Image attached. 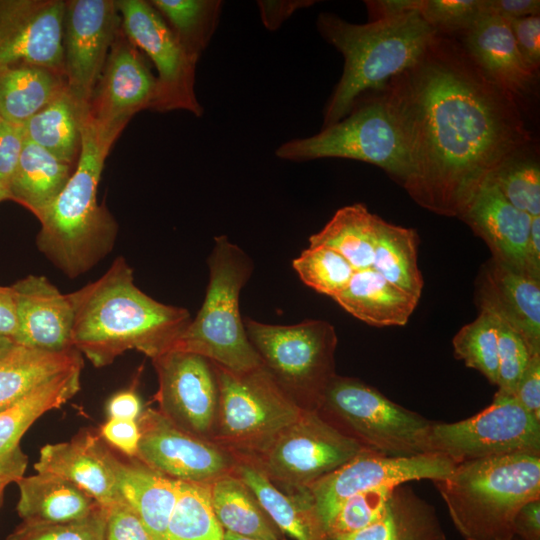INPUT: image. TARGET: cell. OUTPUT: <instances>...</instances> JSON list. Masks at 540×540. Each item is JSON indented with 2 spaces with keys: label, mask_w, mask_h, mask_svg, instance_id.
I'll return each mask as SVG.
<instances>
[{
  "label": "cell",
  "mask_w": 540,
  "mask_h": 540,
  "mask_svg": "<svg viewBox=\"0 0 540 540\" xmlns=\"http://www.w3.org/2000/svg\"><path fill=\"white\" fill-rule=\"evenodd\" d=\"M381 93L410 162L403 188L433 213L458 217L503 160L533 144L522 108L454 37L437 34Z\"/></svg>",
  "instance_id": "6da1fadb"
},
{
  "label": "cell",
  "mask_w": 540,
  "mask_h": 540,
  "mask_svg": "<svg viewBox=\"0 0 540 540\" xmlns=\"http://www.w3.org/2000/svg\"><path fill=\"white\" fill-rule=\"evenodd\" d=\"M69 294L73 346L98 368L128 350L158 357L173 349L192 320L186 308L163 304L140 290L123 257L100 278Z\"/></svg>",
  "instance_id": "7a4b0ae2"
},
{
  "label": "cell",
  "mask_w": 540,
  "mask_h": 540,
  "mask_svg": "<svg viewBox=\"0 0 540 540\" xmlns=\"http://www.w3.org/2000/svg\"><path fill=\"white\" fill-rule=\"evenodd\" d=\"M316 24L321 37L344 58L342 75L323 110L322 128L344 118L361 96L384 91L437 35L419 12L366 24L322 12Z\"/></svg>",
  "instance_id": "3957f363"
},
{
  "label": "cell",
  "mask_w": 540,
  "mask_h": 540,
  "mask_svg": "<svg viewBox=\"0 0 540 540\" xmlns=\"http://www.w3.org/2000/svg\"><path fill=\"white\" fill-rule=\"evenodd\" d=\"M112 145L85 117L73 174L38 219L37 248L69 278L92 269L111 252L117 238L116 220L97 201V187Z\"/></svg>",
  "instance_id": "277c9868"
},
{
  "label": "cell",
  "mask_w": 540,
  "mask_h": 540,
  "mask_svg": "<svg viewBox=\"0 0 540 540\" xmlns=\"http://www.w3.org/2000/svg\"><path fill=\"white\" fill-rule=\"evenodd\" d=\"M465 540H511L517 512L540 499V455L517 453L457 463L434 481Z\"/></svg>",
  "instance_id": "5b68a950"
},
{
  "label": "cell",
  "mask_w": 540,
  "mask_h": 540,
  "mask_svg": "<svg viewBox=\"0 0 540 540\" xmlns=\"http://www.w3.org/2000/svg\"><path fill=\"white\" fill-rule=\"evenodd\" d=\"M208 266L203 304L173 349L199 354L233 373L255 370L262 361L247 337L239 309L240 292L252 275L253 262L221 235L214 238Z\"/></svg>",
  "instance_id": "8992f818"
},
{
  "label": "cell",
  "mask_w": 540,
  "mask_h": 540,
  "mask_svg": "<svg viewBox=\"0 0 540 540\" xmlns=\"http://www.w3.org/2000/svg\"><path fill=\"white\" fill-rule=\"evenodd\" d=\"M317 411L341 432L378 454L411 457L436 453L433 422L359 379L336 374Z\"/></svg>",
  "instance_id": "52a82bcc"
},
{
  "label": "cell",
  "mask_w": 540,
  "mask_h": 540,
  "mask_svg": "<svg viewBox=\"0 0 540 540\" xmlns=\"http://www.w3.org/2000/svg\"><path fill=\"white\" fill-rule=\"evenodd\" d=\"M275 155L292 162L322 158L366 162L402 187L411 173L401 132L381 92L361 96L340 121L313 136L284 142Z\"/></svg>",
  "instance_id": "ba28073f"
},
{
  "label": "cell",
  "mask_w": 540,
  "mask_h": 540,
  "mask_svg": "<svg viewBox=\"0 0 540 540\" xmlns=\"http://www.w3.org/2000/svg\"><path fill=\"white\" fill-rule=\"evenodd\" d=\"M247 337L263 367L304 410L317 411L335 372L337 334L325 320L273 325L244 319Z\"/></svg>",
  "instance_id": "9c48e42d"
},
{
  "label": "cell",
  "mask_w": 540,
  "mask_h": 540,
  "mask_svg": "<svg viewBox=\"0 0 540 540\" xmlns=\"http://www.w3.org/2000/svg\"><path fill=\"white\" fill-rule=\"evenodd\" d=\"M215 366L220 402L213 442L237 459H252L304 409L279 387L263 365L241 374Z\"/></svg>",
  "instance_id": "30bf717a"
},
{
  "label": "cell",
  "mask_w": 540,
  "mask_h": 540,
  "mask_svg": "<svg viewBox=\"0 0 540 540\" xmlns=\"http://www.w3.org/2000/svg\"><path fill=\"white\" fill-rule=\"evenodd\" d=\"M365 449L318 411L303 410L263 452L245 461L255 465L276 487L293 494L307 490Z\"/></svg>",
  "instance_id": "8fae6325"
},
{
  "label": "cell",
  "mask_w": 540,
  "mask_h": 540,
  "mask_svg": "<svg viewBox=\"0 0 540 540\" xmlns=\"http://www.w3.org/2000/svg\"><path fill=\"white\" fill-rule=\"evenodd\" d=\"M121 28L157 70L156 94L151 110H186L196 117L203 107L195 93L198 61L176 38L158 11L145 0H115Z\"/></svg>",
  "instance_id": "7c38bea8"
},
{
  "label": "cell",
  "mask_w": 540,
  "mask_h": 540,
  "mask_svg": "<svg viewBox=\"0 0 540 540\" xmlns=\"http://www.w3.org/2000/svg\"><path fill=\"white\" fill-rule=\"evenodd\" d=\"M436 453L456 464L469 460L529 453L540 455V420L515 397H495L480 413L462 421L432 424Z\"/></svg>",
  "instance_id": "4fadbf2b"
},
{
  "label": "cell",
  "mask_w": 540,
  "mask_h": 540,
  "mask_svg": "<svg viewBox=\"0 0 540 540\" xmlns=\"http://www.w3.org/2000/svg\"><path fill=\"white\" fill-rule=\"evenodd\" d=\"M455 465L451 458L441 453L391 457L365 449L318 479L307 491L326 532L328 523L349 497L370 489L394 488L414 480H443Z\"/></svg>",
  "instance_id": "5bb4252c"
},
{
  "label": "cell",
  "mask_w": 540,
  "mask_h": 540,
  "mask_svg": "<svg viewBox=\"0 0 540 540\" xmlns=\"http://www.w3.org/2000/svg\"><path fill=\"white\" fill-rule=\"evenodd\" d=\"M152 362L159 384L158 411L181 430L213 442L220 402L215 363L174 349Z\"/></svg>",
  "instance_id": "9a60e30c"
},
{
  "label": "cell",
  "mask_w": 540,
  "mask_h": 540,
  "mask_svg": "<svg viewBox=\"0 0 540 540\" xmlns=\"http://www.w3.org/2000/svg\"><path fill=\"white\" fill-rule=\"evenodd\" d=\"M155 94L156 77L145 54L120 26L92 92L86 117L113 144L136 113L151 110Z\"/></svg>",
  "instance_id": "2e32d148"
},
{
  "label": "cell",
  "mask_w": 540,
  "mask_h": 540,
  "mask_svg": "<svg viewBox=\"0 0 540 540\" xmlns=\"http://www.w3.org/2000/svg\"><path fill=\"white\" fill-rule=\"evenodd\" d=\"M120 26L115 0L66 1L62 40L66 91L86 115Z\"/></svg>",
  "instance_id": "e0dca14e"
},
{
  "label": "cell",
  "mask_w": 540,
  "mask_h": 540,
  "mask_svg": "<svg viewBox=\"0 0 540 540\" xmlns=\"http://www.w3.org/2000/svg\"><path fill=\"white\" fill-rule=\"evenodd\" d=\"M137 423L140 442L135 458L172 479L208 484L233 472L238 462L227 449L181 430L158 410H143Z\"/></svg>",
  "instance_id": "ac0fdd59"
},
{
  "label": "cell",
  "mask_w": 540,
  "mask_h": 540,
  "mask_svg": "<svg viewBox=\"0 0 540 540\" xmlns=\"http://www.w3.org/2000/svg\"><path fill=\"white\" fill-rule=\"evenodd\" d=\"M65 6L63 0H0V67L35 65L64 76Z\"/></svg>",
  "instance_id": "d6986e66"
},
{
  "label": "cell",
  "mask_w": 540,
  "mask_h": 540,
  "mask_svg": "<svg viewBox=\"0 0 540 540\" xmlns=\"http://www.w3.org/2000/svg\"><path fill=\"white\" fill-rule=\"evenodd\" d=\"M11 287L18 315L15 344L50 353L76 350L72 342L74 308L69 293H61L39 275H28Z\"/></svg>",
  "instance_id": "ffe728a7"
},
{
  "label": "cell",
  "mask_w": 540,
  "mask_h": 540,
  "mask_svg": "<svg viewBox=\"0 0 540 540\" xmlns=\"http://www.w3.org/2000/svg\"><path fill=\"white\" fill-rule=\"evenodd\" d=\"M486 76L522 108L535 93L539 71L521 55L508 20L483 15L458 37Z\"/></svg>",
  "instance_id": "44dd1931"
},
{
  "label": "cell",
  "mask_w": 540,
  "mask_h": 540,
  "mask_svg": "<svg viewBox=\"0 0 540 540\" xmlns=\"http://www.w3.org/2000/svg\"><path fill=\"white\" fill-rule=\"evenodd\" d=\"M475 300L513 328L526 341L533 355L540 354V280L491 258L477 278Z\"/></svg>",
  "instance_id": "7402d4cb"
},
{
  "label": "cell",
  "mask_w": 540,
  "mask_h": 540,
  "mask_svg": "<svg viewBox=\"0 0 540 540\" xmlns=\"http://www.w3.org/2000/svg\"><path fill=\"white\" fill-rule=\"evenodd\" d=\"M458 218L485 241L493 259L531 276L527 246L532 217L510 204L489 179Z\"/></svg>",
  "instance_id": "603a6c76"
},
{
  "label": "cell",
  "mask_w": 540,
  "mask_h": 540,
  "mask_svg": "<svg viewBox=\"0 0 540 540\" xmlns=\"http://www.w3.org/2000/svg\"><path fill=\"white\" fill-rule=\"evenodd\" d=\"M34 468L38 473L70 481L104 508L122 502L113 454L92 432H82L68 442L43 446Z\"/></svg>",
  "instance_id": "cb8c5ba5"
},
{
  "label": "cell",
  "mask_w": 540,
  "mask_h": 540,
  "mask_svg": "<svg viewBox=\"0 0 540 540\" xmlns=\"http://www.w3.org/2000/svg\"><path fill=\"white\" fill-rule=\"evenodd\" d=\"M113 467L122 501L138 515L152 540H167L179 481L137 458L122 461L113 455Z\"/></svg>",
  "instance_id": "d4e9b609"
},
{
  "label": "cell",
  "mask_w": 540,
  "mask_h": 540,
  "mask_svg": "<svg viewBox=\"0 0 540 540\" xmlns=\"http://www.w3.org/2000/svg\"><path fill=\"white\" fill-rule=\"evenodd\" d=\"M17 513L23 522L60 524L81 520L101 507L86 492L61 477L36 473L16 481Z\"/></svg>",
  "instance_id": "484cf974"
},
{
  "label": "cell",
  "mask_w": 540,
  "mask_h": 540,
  "mask_svg": "<svg viewBox=\"0 0 540 540\" xmlns=\"http://www.w3.org/2000/svg\"><path fill=\"white\" fill-rule=\"evenodd\" d=\"M237 460L234 473L251 489L282 534L294 540H328L307 490L286 493L276 487L255 465Z\"/></svg>",
  "instance_id": "4316f807"
},
{
  "label": "cell",
  "mask_w": 540,
  "mask_h": 540,
  "mask_svg": "<svg viewBox=\"0 0 540 540\" xmlns=\"http://www.w3.org/2000/svg\"><path fill=\"white\" fill-rule=\"evenodd\" d=\"M332 299L355 318L376 327L406 325L419 301L372 268L356 270L346 288Z\"/></svg>",
  "instance_id": "83f0119b"
},
{
  "label": "cell",
  "mask_w": 540,
  "mask_h": 540,
  "mask_svg": "<svg viewBox=\"0 0 540 540\" xmlns=\"http://www.w3.org/2000/svg\"><path fill=\"white\" fill-rule=\"evenodd\" d=\"M434 507L411 488H393L382 516L372 525L329 540H445Z\"/></svg>",
  "instance_id": "f1b7e54d"
},
{
  "label": "cell",
  "mask_w": 540,
  "mask_h": 540,
  "mask_svg": "<svg viewBox=\"0 0 540 540\" xmlns=\"http://www.w3.org/2000/svg\"><path fill=\"white\" fill-rule=\"evenodd\" d=\"M75 167L25 139L19 162L7 186L9 198L39 219L62 192Z\"/></svg>",
  "instance_id": "f546056e"
},
{
  "label": "cell",
  "mask_w": 540,
  "mask_h": 540,
  "mask_svg": "<svg viewBox=\"0 0 540 540\" xmlns=\"http://www.w3.org/2000/svg\"><path fill=\"white\" fill-rule=\"evenodd\" d=\"M65 89V77L51 69L27 64L0 67V117L23 125Z\"/></svg>",
  "instance_id": "4dcf8cb0"
},
{
  "label": "cell",
  "mask_w": 540,
  "mask_h": 540,
  "mask_svg": "<svg viewBox=\"0 0 540 540\" xmlns=\"http://www.w3.org/2000/svg\"><path fill=\"white\" fill-rule=\"evenodd\" d=\"M208 488L213 513L224 531L263 540L283 538L254 493L234 471L211 481Z\"/></svg>",
  "instance_id": "1f68e13d"
},
{
  "label": "cell",
  "mask_w": 540,
  "mask_h": 540,
  "mask_svg": "<svg viewBox=\"0 0 540 540\" xmlns=\"http://www.w3.org/2000/svg\"><path fill=\"white\" fill-rule=\"evenodd\" d=\"M81 364L77 350L50 353L15 344L0 360V412L51 378Z\"/></svg>",
  "instance_id": "d6a6232c"
},
{
  "label": "cell",
  "mask_w": 540,
  "mask_h": 540,
  "mask_svg": "<svg viewBox=\"0 0 540 540\" xmlns=\"http://www.w3.org/2000/svg\"><path fill=\"white\" fill-rule=\"evenodd\" d=\"M82 367L58 374L0 412V458L20 448L21 437L36 419L61 407L79 391Z\"/></svg>",
  "instance_id": "836d02e7"
},
{
  "label": "cell",
  "mask_w": 540,
  "mask_h": 540,
  "mask_svg": "<svg viewBox=\"0 0 540 540\" xmlns=\"http://www.w3.org/2000/svg\"><path fill=\"white\" fill-rule=\"evenodd\" d=\"M85 117L86 114L65 89L22 125L25 139L44 148L59 160L76 166Z\"/></svg>",
  "instance_id": "e575fe53"
},
{
  "label": "cell",
  "mask_w": 540,
  "mask_h": 540,
  "mask_svg": "<svg viewBox=\"0 0 540 540\" xmlns=\"http://www.w3.org/2000/svg\"><path fill=\"white\" fill-rule=\"evenodd\" d=\"M380 218L363 203L344 206L335 212L322 230L309 237V245L335 250L355 270L371 268Z\"/></svg>",
  "instance_id": "d590c367"
},
{
  "label": "cell",
  "mask_w": 540,
  "mask_h": 540,
  "mask_svg": "<svg viewBox=\"0 0 540 540\" xmlns=\"http://www.w3.org/2000/svg\"><path fill=\"white\" fill-rule=\"evenodd\" d=\"M371 268L394 286L420 299L424 280L418 266L416 230L380 218Z\"/></svg>",
  "instance_id": "8d00e7d4"
},
{
  "label": "cell",
  "mask_w": 540,
  "mask_h": 540,
  "mask_svg": "<svg viewBox=\"0 0 540 540\" xmlns=\"http://www.w3.org/2000/svg\"><path fill=\"white\" fill-rule=\"evenodd\" d=\"M185 50L197 61L213 37L222 13L220 0H151Z\"/></svg>",
  "instance_id": "74e56055"
},
{
  "label": "cell",
  "mask_w": 540,
  "mask_h": 540,
  "mask_svg": "<svg viewBox=\"0 0 540 540\" xmlns=\"http://www.w3.org/2000/svg\"><path fill=\"white\" fill-rule=\"evenodd\" d=\"M167 540H225L210 504L208 484L179 481Z\"/></svg>",
  "instance_id": "f35d334b"
},
{
  "label": "cell",
  "mask_w": 540,
  "mask_h": 540,
  "mask_svg": "<svg viewBox=\"0 0 540 540\" xmlns=\"http://www.w3.org/2000/svg\"><path fill=\"white\" fill-rule=\"evenodd\" d=\"M530 145L503 160L488 179L515 208L540 216V166Z\"/></svg>",
  "instance_id": "ab89813d"
},
{
  "label": "cell",
  "mask_w": 540,
  "mask_h": 540,
  "mask_svg": "<svg viewBox=\"0 0 540 540\" xmlns=\"http://www.w3.org/2000/svg\"><path fill=\"white\" fill-rule=\"evenodd\" d=\"M498 324L496 316L479 311L477 318L464 325L452 340L455 357L493 385L497 384L498 374Z\"/></svg>",
  "instance_id": "60d3db41"
},
{
  "label": "cell",
  "mask_w": 540,
  "mask_h": 540,
  "mask_svg": "<svg viewBox=\"0 0 540 540\" xmlns=\"http://www.w3.org/2000/svg\"><path fill=\"white\" fill-rule=\"evenodd\" d=\"M292 264L304 284L331 298L346 288L356 271L342 255L322 245H309Z\"/></svg>",
  "instance_id": "b9f144b4"
},
{
  "label": "cell",
  "mask_w": 540,
  "mask_h": 540,
  "mask_svg": "<svg viewBox=\"0 0 540 540\" xmlns=\"http://www.w3.org/2000/svg\"><path fill=\"white\" fill-rule=\"evenodd\" d=\"M392 490L389 487L370 489L345 500L326 527L328 540L360 531L379 520Z\"/></svg>",
  "instance_id": "7bdbcfd3"
},
{
  "label": "cell",
  "mask_w": 540,
  "mask_h": 540,
  "mask_svg": "<svg viewBox=\"0 0 540 540\" xmlns=\"http://www.w3.org/2000/svg\"><path fill=\"white\" fill-rule=\"evenodd\" d=\"M419 14L438 35L458 37L485 12L483 0H421Z\"/></svg>",
  "instance_id": "ee69618b"
},
{
  "label": "cell",
  "mask_w": 540,
  "mask_h": 540,
  "mask_svg": "<svg viewBox=\"0 0 540 540\" xmlns=\"http://www.w3.org/2000/svg\"><path fill=\"white\" fill-rule=\"evenodd\" d=\"M539 355V354H538ZM534 356L523 337L499 320L498 374L495 397H514L516 386Z\"/></svg>",
  "instance_id": "f6af8a7d"
},
{
  "label": "cell",
  "mask_w": 540,
  "mask_h": 540,
  "mask_svg": "<svg viewBox=\"0 0 540 540\" xmlns=\"http://www.w3.org/2000/svg\"><path fill=\"white\" fill-rule=\"evenodd\" d=\"M106 510L100 507L81 520L60 524L23 522L6 540H105Z\"/></svg>",
  "instance_id": "bcb514c9"
},
{
  "label": "cell",
  "mask_w": 540,
  "mask_h": 540,
  "mask_svg": "<svg viewBox=\"0 0 540 540\" xmlns=\"http://www.w3.org/2000/svg\"><path fill=\"white\" fill-rule=\"evenodd\" d=\"M105 510V540H152L138 515L123 501Z\"/></svg>",
  "instance_id": "7dc6e473"
},
{
  "label": "cell",
  "mask_w": 540,
  "mask_h": 540,
  "mask_svg": "<svg viewBox=\"0 0 540 540\" xmlns=\"http://www.w3.org/2000/svg\"><path fill=\"white\" fill-rule=\"evenodd\" d=\"M24 143L23 126L0 117V182L6 187L15 172Z\"/></svg>",
  "instance_id": "c3c4849f"
},
{
  "label": "cell",
  "mask_w": 540,
  "mask_h": 540,
  "mask_svg": "<svg viewBox=\"0 0 540 540\" xmlns=\"http://www.w3.org/2000/svg\"><path fill=\"white\" fill-rule=\"evenodd\" d=\"M518 49L535 70L540 67V16L507 19Z\"/></svg>",
  "instance_id": "681fc988"
},
{
  "label": "cell",
  "mask_w": 540,
  "mask_h": 540,
  "mask_svg": "<svg viewBox=\"0 0 540 540\" xmlns=\"http://www.w3.org/2000/svg\"><path fill=\"white\" fill-rule=\"evenodd\" d=\"M100 436L128 457L137 456L140 442L137 421L108 418L100 427Z\"/></svg>",
  "instance_id": "f907efd6"
},
{
  "label": "cell",
  "mask_w": 540,
  "mask_h": 540,
  "mask_svg": "<svg viewBox=\"0 0 540 540\" xmlns=\"http://www.w3.org/2000/svg\"><path fill=\"white\" fill-rule=\"evenodd\" d=\"M514 397L537 420H540V354L532 356L521 376Z\"/></svg>",
  "instance_id": "816d5d0a"
},
{
  "label": "cell",
  "mask_w": 540,
  "mask_h": 540,
  "mask_svg": "<svg viewBox=\"0 0 540 540\" xmlns=\"http://www.w3.org/2000/svg\"><path fill=\"white\" fill-rule=\"evenodd\" d=\"M316 1L312 0H263L258 1L257 6L261 21L270 30H277L297 10L312 6Z\"/></svg>",
  "instance_id": "f5cc1de1"
},
{
  "label": "cell",
  "mask_w": 540,
  "mask_h": 540,
  "mask_svg": "<svg viewBox=\"0 0 540 540\" xmlns=\"http://www.w3.org/2000/svg\"><path fill=\"white\" fill-rule=\"evenodd\" d=\"M485 15L505 19L540 15L539 0H483Z\"/></svg>",
  "instance_id": "db71d44e"
},
{
  "label": "cell",
  "mask_w": 540,
  "mask_h": 540,
  "mask_svg": "<svg viewBox=\"0 0 540 540\" xmlns=\"http://www.w3.org/2000/svg\"><path fill=\"white\" fill-rule=\"evenodd\" d=\"M364 3L368 22H372L419 12L421 0H369Z\"/></svg>",
  "instance_id": "11a10c76"
},
{
  "label": "cell",
  "mask_w": 540,
  "mask_h": 540,
  "mask_svg": "<svg viewBox=\"0 0 540 540\" xmlns=\"http://www.w3.org/2000/svg\"><path fill=\"white\" fill-rule=\"evenodd\" d=\"M514 536L521 540H540V499L525 503L513 523Z\"/></svg>",
  "instance_id": "9f6ffc18"
},
{
  "label": "cell",
  "mask_w": 540,
  "mask_h": 540,
  "mask_svg": "<svg viewBox=\"0 0 540 540\" xmlns=\"http://www.w3.org/2000/svg\"><path fill=\"white\" fill-rule=\"evenodd\" d=\"M142 412L141 399L132 389L116 393L107 404L109 418L137 421Z\"/></svg>",
  "instance_id": "6f0895ef"
},
{
  "label": "cell",
  "mask_w": 540,
  "mask_h": 540,
  "mask_svg": "<svg viewBox=\"0 0 540 540\" xmlns=\"http://www.w3.org/2000/svg\"><path fill=\"white\" fill-rule=\"evenodd\" d=\"M18 333L16 301L11 286H0V338L15 343Z\"/></svg>",
  "instance_id": "680465c9"
},
{
  "label": "cell",
  "mask_w": 540,
  "mask_h": 540,
  "mask_svg": "<svg viewBox=\"0 0 540 540\" xmlns=\"http://www.w3.org/2000/svg\"><path fill=\"white\" fill-rule=\"evenodd\" d=\"M27 461V457L21 448L0 458V506L5 487L24 476Z\"/></svg>",
  "instance_id": "91938a15"
},
{
  "label": "cell",
  "mask_w": 540,
  "mask_h": 540,
  "mask_svg": "<svg viewBox=\"0 0 540 540\" xmlns=\"http://www.w3.org/2000/svg\"><path fill=\"white\" fill-rule=\"evenodd\" d=\"M527 260L530 275L540 280V216L531 218Z\"/></svg>",
  "instance_id": "94428289"
},
{
  "label": "cell",
  "mask_w": 540,
  "mask_h": 540,
  "mask_svg": "<svg viewBox=\"0 0 540 540\" xmlns=\"http://www.w3.org/2000/svg\"><path fill=\"white\" fill-rule=\"evenodd\" d=\"M14 342L8 339L0 338V360L12 349Z\"/></svg>",
  "instance_id": "6125c7cd"
},
{
  "label": "cell",
  "mask_w": 540,
  "mask_h": 540,
  "mask_svg": "<svg viewBox=\"0 0 540 540\" xmlns=\"http://www.w3.org/2000/svg\"><path fill=\"white\" fill-rule=\"evenodd\" d=\"M224 536H225V540H263V539L243 537V536H239V535H236V534H232V533L227 532V531H224ZM276 540H287V539H285L283 537V538L276 539Z\"/></svg>",
  "instance_id": "be15d7a7"
},
{
  "label": "cell",
  "mask_w": 540,
  "mask_h": 540,
  "mask_svg": "<svg viewBox=\"0 0 540 540\" xmlns=\"http://www.w3.org/2000/svg\"><path fill=\"white\" fill-rule=\"evenodd\" d=\"M10 200L7 187L0 182V202Z\"/></svg>",
  "instance_id": "e7e4bbea"
},
{
  "label": "cell",
  "mask_w": 540,
  "mask_h": 540,
  "mask_svg": "<svg viewBox=\"0 0 540 540\" xmlns=\"http://www.w3.org/2000/svg\"><path fill=\"white\" fill-rule=\"evenodd\" d=\"M511 540H521L520 538L514 536Z\"/></svg>",
  "instance_id": "03108f58"
}]
</instances>
